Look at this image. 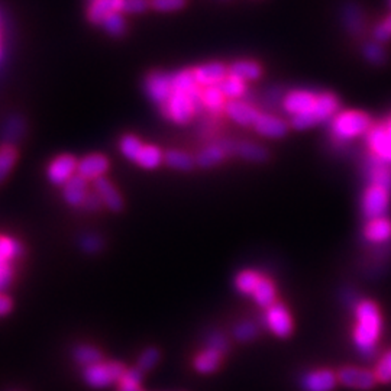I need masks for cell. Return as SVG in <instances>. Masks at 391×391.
Listing matches in <instances>:
<instances>
[{"label":"cell","instance_id":"obj_1","mask_svg":"<svg viewBox=\"0 0 391 391\" xmlns=\"http://www.w3.org/2000/svg\"><path fill=\"white\" fill-rule=\"evenodd\" d=\"M352 341L364 358L374 357L378 341L383 333V314L377 303L368 299L358 300L353 305Z\"/></svg>","mask_w":391,"mask_h":391},{"label":"cell","instance_id":"obj_2","mask_svg":"<svg viewBox=\"0 0 391 391\" xmlns=\"http://www.w3.org/2000/svg\"><path fill=\"white\" fill-rule=\"evenodd\" d=\"M374 125L369 115L361 110H339L329 122V132L338 142H349L365 138Z\"/></svg>","mask_w":391,"mask_h":391},{"label":"cell","instance_id":"obj_3","mask_svg":"<svg viewBox=\"0 0 391 391\" xmlns=\"http://www.w3.org/2000/svg\"><path fill=\"white\" fill-rule=\"evenodd\" d=\"M162 116L176 125H187L203 109L201 89L196 91H173L161 107Z\"/></svg>","mask_w":391,"mask_h":391},{"label":"cell","instance_id":"obj_4","mask_svg":"<svg viewBox=\"0 0 391 391\" xmlns=\"http://www.w3.org/2000/svg\"><path fill=\"white\" fill-rule=\"evenodd\" d=\"M339 99L333 93L321 91L318 102H316V106L310 114L290 118V126L297 130H306L319 123L330 122V119L339 112Z\"/></svg>","mask_w":391,"mask_h":391},{"label":"cell","instance_id":"obj_5","mask_svg":"<svg viewBox=\"0 0 391 391\" xmlns=\"http://www.w3.org/2000/svg\"><path fill=\"white\" fill-rule=\"evenodd\" d=\"M365 146L371 158L391 165V118L372 125L365 135Z\"/></svg>","mask_w":391,"mask_h":391},{"label":"cell","instance_id":"obj_6","mask_svg":"<svg viewBox=\"0 0 391 391\" xmlns=\"http://www.w3.org/2000/svg\"><path fill=\"white\" fill-rule=\"evenodd\" d=\"M126 372V367L118 361L99 362L86 367L83 371V378L87 385L93 388H106L112 384L119 383Z\"/></svg>","mask_w":391,"mask_h":391},{"label":"cell","instance_id":"obj_7","mask_svg":"<svg viewBox=\"0 0 391 391\" xmlns=\"http://www.w3.org/2000/svg\"><path fill=\"white\" fill-rule=\"evenodd\" d=\"M390 204L391 190L380 187V185H367L361 197V212L365 220L387 216Z\"/></svg>","mask_w":391,"mask_h":391},{"label":"cell","instance_id":"obj_8","mask_svg":"<svg viewBox=\"0 0 391 391\" xmlns=\"http://www.w3.org/2000/svg\"><path fill=\"white\" fill-rule=\"evenodd\" d=\"M264 325L277 338H289L293 333L294 322L289 307L277 302L264 312Z\"/></svg>","mask_w":391,"mask_h":391},{"label":"cell","instance_id":"obj_9","mask_svg":"<svg viewBox=\"0 0 391 391\" xmlns=\"http://www.w3.org/2000/svg\"><path fill=\"white\" fill-rule=\"evenodd\" d=\"M318 96L319 93L306 89L290 90L282 99L283 112L290 118L310 114L316 106V102H318Z\"/></svg>","mask_w":391,"mask_h":391},{"label":"cell","instance_id":"obj_10","mask_svg":"<svg viewBox=\"0 0 391 391\" xmlns=\"http://www.w3.org/2000/svg\"><path fill=\"white\" fill-rule=\"evenodd\" d=\"M79 160L71 154H61L52 158L47 167V178L52 185L63 187V185L70 181L74 176L77 174Z\"/></svg>","mask_w":391,"mask_h":391},{"label":"cell","instance_id":"obj_11","mask_svg":"<svg viewBox=\"0 0 391 391\" xmlns=\"http://www.w3.org/2000/svg\"><path fill=\"white\" fill-rule=\"evenodd\" d=\"M144 87L146 96L161 107L173 95L171 72H164V71L151 72L150 76L145 79Z\"/></svg>","mask_w":391,"mask_h":391},{"label":"cell","instance_id":"obj_12","mask_svg":"<svg viewBox=\"0 0 391 391\" xmlns=\"http://www.w3.org/2000/svg\"><path fill=\"white\" fill-rule=\"evenodd\" d=\"M338 380L342 385L352 388V390H361L367 391L374 388L377 381V377L374 371H369L365 368L358 367H344L338 372Z\"/></svg>","mask_w":391,"mask_h":391},{"label":"cell","instance_id":"obj_13","mask_svg":"<svg viewBox=\"0 0 391 391\" xmlns=\"http://www.w3.org/2000/svg\"><path fill=\"white\" fill-rule=\"evenodd\" d=\"M109 158L100 153H93L87 154L83 158L79 160L77 167V174L83 177L86 181H98L103 177H106L109 171Z\"/></svg>","mask_w":391,"mask_h":391},{"label":"cell","instance_id":"obj_14","mask_svg":"<svg viewBox=\"0 0 391 391\" xmlns=\"http://www.w3.org/2000/svg\"><path fill=\"white\" fill-rule=\"evenodd\" d=\"M338 383V374L326 368L312 369L300 378L303 391H333Z\"/></svg>","mask_w":391,"mask_h":391},{"label":"cell","instance_id":"obj_15","mask_svg":"<svg viewBox=\"0 0 391 391\" xmlns=\"http://www.w3.org/2000/svg\"><path fill=\"white\" fill-rule=\"evenodd\" d=\"M192 71H193L196 83L201 89L219 86L223 80L228 77V74H229V68L225 64L217 63V61L197 66Z\"/></svg>","mask_w":391,"mask_h":391},{"label":"cell","instance_id":"obj_16","mask_svg":"<svg viewBox=\"0 0 391 391\" xmlns=\"http://www.w3.org/2000/svg\"><path fill=\"white\" fill-rule=\"evenodd\" d=\"M225 115L239 126H254L261 112L247 100H228Z\"/></svg>","mask_w":391,"mask_h":391},{"label":"cell","instance_id":"obj_17","mask_svg":"<svg viewBox=\"0 0 391 391\" xmlns=\"http://www.w3.org/2000/svg\"><path fill=\"white\" fill-rule=\"evenodd\" d=\"M252 128L261 137H266L270 139H282L289 134L290 125L282 118L261 112V115L258 116Z\"/></svg>","mask_w":391,"mask_h":391},{"label":"cell","instance_id":"obj_18","mask_svg":"<svg viewBox=\"0 0 391 391\" xmlns=\"http://www.w3.org/2000/svg\"><path fill=\"white\" fill-rule=\"evenodd\" d=\"M235 145L225 144V142L206 145L197 154V157H194L196 158V165L201 167V169H213V167H216L220 162L225 161L228 154L235 153Z\"/></svg>","mask_w":391,"mask_h":391},{"label":"cell","instance_id":"obj_19","mask_svg":"<svg viewBox=\"0 0 391 391\" xmlns=\"http://www.w3.org/2000/svg\"><path fill=\"white\" fill-rule=\"evenodd\" d=\"M362 236L372 245H383L391 240V219L388 216L365 222Z\"/></svg>","mask_w":391,"mask_h":391},{"label":"cell","instance_id":"obj_20","mask_svg":"<svg viewBox=\"0 0 391 391\" xmlns=\"http://www.w3.org/2000/svg\"><path fill=\"white\" fill-rule=\"evenodd\" d=\"M63 199L70 208H83L89 194L87 181L79 174L74 176L70 181L63 185Z\"/></svg>","mask_w":391,"mask_h":391},{"label":"cell","instance_id":"obj_21","mask_svg":"<svg viewBox=\"0 0 391 391\" xmlns=\"http://www.w3.org/2000/svg\"><path fill=\"white\" fill-rule=\"evenodd\" d=\"M95 192L99 194V197L103 201V206H106L109 210L119 213L123 209V199L116 185L112 183L109 178L103 177L98 181H95Z\"/></svg>","mask_w":391,"mask_h":391},{"label":"cell","instance_id":"obj_22","mask_svg":"<svg viewBox=\"0 0 391 391\" xmlns=\"http://www.w3.org/2000/svg\"><path fill=\"white\" fill-rule=\"evenodd\" d=\"M123 0H91L87 16L93 24H100L114 13H122Z\"/></svg>","mask_w":391,"mask_h":391},{"label":"cell","instance_id":"obj_23","mask_svg":"<svg viewBox=\"0 0 391 391\" xmlns=\"http://www.w3.org/2000/svg\"><path fill=\"white\" fill-rule=\"evenodd\" d=\"M365 176L368 184L380 185V187L391 190V165L376 158L368 160L365 165Z\"/></svg>","mask_w":391,"mask_h":391},{"label":"cell","instance_id":"obj_24","mask_svg":"<svg viewBox=\"0 0 391 391\" xmlns=\"http://www.w3.org/2000/svg\"><path fill=\"white\" fill-rule=\"evenodd\" d=\"M223 355H225V353L206 346L194 357L193 367L200 374H212V372H215L220 367Z\"/></svg>","mask_w":391,"mask_h":391},{"label":"cell","instance_id":"obj_25","mask_svg":"<svg viewBox=\"0 0 391 391\" xmlns=\"http://www.w3.org/2000/svg\"><path fill=\"white\" fill-rule=\"evenodd\" d=\"M229 76L247 82H255L263 76V67L254 60H238L229 67Z\"/></svg>","mask_w":391,"mask_h":391},{"label":"cell","instance_id":"obj_26","mask_svg":"<svg viewBox=\"0 0 391 391\" xmlns=\"http://www.w3.org/2000/svg\"><path fill=\"white\" fill-rule=\"evenodd\" d=\"M277 286L275 283L271 280L270 277H263V280L258 284V287L255 289L254 294L251 296L252 300L255 302V305H258L261 309H268L273 305L277 303Z\"/></svg>","mask_w":391,"mask_h":391},{"label":"cell","instance_id":"obj_27","mask_svg":"<svg viewBox=\"0 0 391 391\" xmlns=\"http://www.w3.org/2000/svg\"><path fill=\"white\" fill-rule=\"evenodd\" d=\"M227 103H228V99L225 98V95H223L217 86L201 89L203 109H208L210 114L219 115V114H222V112H225Z\"/></svg>","mask_w":391,"mask_h":391},{"label":"cell","instance_id":"obj_28","mask_svg":"<svg viewBox=\"0 0 391 391\" xmlns=\"http://www.w3.org/2000/svg\"><path fill=\"white\" fill-rule=\"evenodd\" d=\"M135 164L144 170H157L161 164H164V151L158 145L145 144Z\"/></svg>","mask_w":391,"mask_h":391},{"label":"cell","instance_id":"obj_29","mask_svg":"<svg viewBox=\"0 0 391 391\" xmlns=\"http://www.w3.org/2000/svg\"><path fill=\"white\" fill-rule=\"evenodd\" d=\"M263 274L256 270H242L235 277V289L244 296H252L258 284L263 280Z\"/></svg>","mask_w":391,"mask_h":391},{"label":"cell","instance_id":"obj_30","mask_svg":"<svg viewBox=\"0 0 391 391\" xmlns=\"http://www.w3.org/2000/svg\"><path fill=\"white\" fill-rule=\"evenodd\" d=\"M164 164L177 171H192L196 165V158L181 150H169L164 153Z\"/></svg>","mask_w":391,"mask_h":391},{"label":"cell","instance_id":"obj_31","mask_svg":"<svg viewBox=\"0 0 391 391\" xmlns=\"http://www.w3.org/2000/svg\"><path fill=\"white\" fill-rule=\"evenodd\" d=\"M235 153L248 162H266L270 158L267 148L254 142H239L235 145Z\"/></svg>","mask_w":391,"mask_h":391},{"label":"cell","instance_id":"obj_32","mask_svg":"<svg viewBox=\"0 0 391 391\" xmlns=\"http://www.w3.org/2000/svg\"><path fill=\"white\" fill-rule=\"evenodd\" d=\"M342 22L349 33H361L364 29V13L361 8L357 3H348L342 10Z\"/></svg>","mask_w":391,"mask_h":391},{"label":"cell","instance_id":"obj_33","mask_svg":"<svg viewBox=\"0 0 391 391\" xmlns=\"http://www.w3.org/2000/svg\"><path fill=\"white\" fill-rule=\"evenodd\" d=\"M17 161V151L15 145L2 144L0 145V185H2L9 174L13 171Z\"/></svg>","mask_w":391,"mask_h":391},{"label":"cell","instance_id":"obj_34","mask_svg":"<svg viewBox=\"0 0 391 391\" xmlns=\"http://www.w3.org/2000/svg\"><path fill=\"white\" fill-rule=\"evenodd\" d=\"M217 87L220 89V91L225 95V98L228 100H239L242 98H245L247 91H248L247 83L244 80L229 76V74H228V77L223 80Z\"/></svg>","mask_w":391,"mask_h":391},{"label":"cell","instance_id":"obj_35","mask_svg":"<svg viewBox=\"0 0 391 391\" xmlns=\"http://www.w3.org/2000/svg\"><path fill=\"white\" fill-rule=\"evenodd\" d=\"M144 145H145V142L141 141L137 135L126 134L119 139V151L128 161L135 164L139 153L142 151Z\"/></svg>","mask_w":391,"mask_h":391},{"label":"cell","instance_id":"obj_36","mask_svg":"<svg viewBox=\"0 0 391 391\" xmlns=\"http://www.w3.org/2000/svg\"><path fill=\"white\" fill-rule=\"evenodd\" d=\"M72 357H74V360H76L77 364L83 365L84 368L103 361L102 352L96 346H91V345L76 346L72 351Z\"/></svg>","mask_w":391,"mask_h":391},{"label":"cell","instance_id":"obj_37","mask_svg":"<svg viewBox=\"0 0 391 391\" xmlns=\"http://www.w3.org/2000/svg\"><path fill=\"white\" fill-rule=\"evenodd\" d=\"M24 132H25L24 121L21 118H17V116H12L5 125L3 144L15 145V142L17 139H21L24 137Z\"/></svg>","mask_w":391,"mask_h":391},{"label":"cell","instance_id":"obj_38","mask_svg":"<svg viewBox=\"0 0 391 391\" xmlns=\"http://www.w3.org/2000/svg\"><path fill=\"white\" fill-rule=\"evenodd\" d=\"M362 55L365 60L374 66H383L387 61V52L383 45L377 41L367 43L362 49Z\"/></svg>","mask_w":391,"mask_h":391},{"label":"cell","instance_id":"obj_39","mask_svg":"<svg viewBox=\"0 0 391 391\" xmlns=\"http://www.w3.org/2000/svg\"><path fill=\"white\" fill-rule=\"evenodd\" d=\"M258 326L252 321L239 322L233 329V337L238 342H251L258 337Z\"/></svg>","mask_w":391,"mask_h":391},{"label":"cell","instance_id":"obj_40","mask_svg":"<svg viewBox=\"0 0 391 391\" xmlns=\"http://www.w3.org/2000/svg\"><path fill=\"white\" fill-rule=\"evenodd\" d=\"M102 25L107 31V33L114 35V36L122 35L125 32V29H126V22L123 20L122 13L110 15L109 17H106V20L102 22Z\"/></svg>","mask_w":391,"mask_h":391},{"label":"cell","instance_id":"obj_41","mask_svg":"<svg viewBox=\"0 0 391 391\" xmlns=\"http://www.w3.org/2000/svg\"><path fill=\"white\" fill-rule=\"evenodd\" d=\"M160 351L157 348H146L138 360V367L142 372L151 371L160 361Z\"/></svg>","mask_w":391,"mask_h":391},{"label":"cell","instance_id":"obj_42","mask_svg":"<svg viewBox=\"0 0 391 391\" xmlns=\"http://www.w3.org/2000/svg\"><path fill=\"white\" fill-rule=\"evenodd\" d=\"M374 374L378 383H390L391 381V351H387L377 362Z\"/></svg>","mask_w":391,"mask_h":391},{"label":"cell","instance_id":"obj_43","mask_svg":"<svg viewBox=\"0 0 391 391\" xmlns=\"http://www.w3.org/2000/svg\"><path fill=\"white\" fill-rule=\"evenodd\" d=\"M142 383V371L139 368L126 369L123 377L121 378L119 388H138Z\"/></svg>","mask_w":391,"mask_h":391},{"label":"cell","instance_id":"obj_44","mask_svg":"<svg viewBox=\"0 0 391 391\" xmlns=\"http://www.w3.org/2000/svg\"><path fill=\"white\" fill-rule=\"evenodd\" d=\"M372 35H374V40L380 44L391 40V15H388L381 22L377 24Z\"/></svg>","mask_w":391,"mask_h":391},{"label":"cell","instance_id":"obj_45","mask_svg":"<svg viewBox=\"0 0 391 391\" xmlns=\"http://www.w3.org/2000/svg\"><path fill=\"white\" fill-rule=\"evenodd\" d=\"M82 248L89 254H96L103 248V239L95 233L84 235L82 238Z\"/></svg>","mask_w":391,"mask_h":391},{"label":"cell","instance_id":"obj_46","mask_svg":"<svg viewBox=\"0 0 391 391\" xmlns=\"http://www.w3.org/2000/svg\"><path fill=\"white\" fill-rule=\"evenodd\" d=\"M185 0H151V6L158 12H174L183 9Z\"/></svg>","mask_w":391,"mask_h":391},{"label":"cell","instance_id":"obj_47","mask_svg":"<svg viewBox=\"0 0 391 391\" xmlns=\"http://www.w3.org/2000/svg\"><path fill=\"white\" fill-rule=\"evenodd\" d=\"M206 346L208 348H213V349H216V351H219L222 353H227L228 349H229V342H228V339L225 337H223L222 333L212 332L209 337H208V339H206Z\"/></svg>","mask_w":391,"mask_h":391},{"label":"cell","instance_id":"obj_48","mask_svg":"<svg viewBox=\"0 0 391 391\" xmlns=\"http://www.w3.org/2000/svg\"><path fill=\"white\" fill-rule=\"evenodd\" d=\"M15 278L13 264H0V293H3Z\"/></svg>","mask_w":391,"mask_h":391},{"label":"cell","instance_id":"obj_49","mask_svg":"<svg viewBox=\"0 0 391 391\" xmlns=\"http://www.w3.org/2000/svg\"><path fill=\"white\" fill-rule=\"evenodd\" d=\"M151 6L148 0H123V10L126 13H141Z\"/></svg>","mask_w":391,"mask_h":391},{"label":"cell","instance_id":"obj_50","mask_svg":"<svg viewBox=\"0 0 391 391\" xmlns=\"http://www.w3.org/2000/svg\"><path fill=\"white\" fill-rule=\"evenodd\" d=\"M102 206H103V201H102V199L99 197V194H98L96 192H89L87 199H86V201H84V206H83V208H84L87 212H98V210L102 209Z\"/></svg>","mask_w":391,"mask_h":391},{"label":"cell","instance_id":"obj_51","mask_svg":"<svg viewBox=\"0 0 391 391\" xmlns=\"http://www.w3.org/2000/svg\"><path fill=\"white\" fill-rule=\"evenodd\" d=\"M13 309V302L9 296L5 293H0V318L8 316Z\"/></svg>","mask_w":391,"mask_h":391},{"label":"cell","instance_id":"obj_52","mask_svg":"<svg viewBox=\"0 0 391 391\" xmlns=\"http://www.w3.org/2000/svg\"><path fill=\"white\" fill-rule=\"evenodd\" d=\"M119 391H142V390L141 387H138V388H119Z\"/></svg>","mask_w":391,"mask_h":391},{"label":"cell","instance_id":"obj_53","mask_svg":"<svg viewBox=\"0 0 391 391\" xmlns=\"http://www.w3.org/2000/svg\"><path fill=\"white\" fill-rule=\"evenodd\" d=\"M0 264H9V263H5V261L2 259V256H0Z\"/></svg>","mask_w":391,"mask_h":391},{"label":"cell","instance_id":"obj_54","mask_svg":"<svg viewBox=\"0 0 391 391\" xmlns=\"http://www.w3.org/2000/svg\"><path fill=\"white\" fill-rule=\"evenodd\" d=\"M388 2H390V6H391V0H388Z\"/></svg>","mask_w":391,"mask_h":391},{"label":"cell","instance_id":"obj_55","mask_svg":"<svg viewBox=\"0 0 391 391\" xmlns=\"http://www.w3.org/2000/svg\"><path fill=\"white\" fill-rule=\"evenodd\" d=\"M0 52H2V49H0Z\"/></svg>","mask_w":391,"mask_h":391},{"label":"cell","instance_id":"obj_56","mask_svg":"<svg viewBox=\"0 0 391 391\" xmlns=\"http://www.w3.org/2000/svg\"><path fill=\"white\" fill-rule=\"evenodd\" d=\"M90 2H91V0H90Z\"/></svg>","mask_w":391,"mask_h":391}]
</instances>
